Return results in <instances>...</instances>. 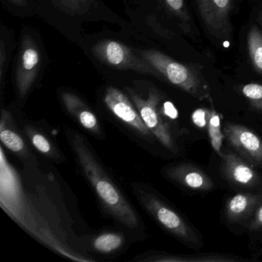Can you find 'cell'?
<instances>
[{"mask_svg":"<svg viewBox=\"0 0 262 262\" xmlns=\"http://www.w3.org/2000/svg\"><path fill=\"white\" fill-rule=\"evenodd\" d=\"M35 182L29 189L25 177L10 163L1 148L0 205L2 209L32 237L50 249L75 261L91 262L93 259L73 246L74 231L62 194L56 182L41 176L36 157L26 160Z\"/></svg>","mask_w":262,"mask_h":262,"instance_id":"6da1fadb","label":"cell"},{"mask_svg":"<svg viewBox=\"0 0 262 262\" xmlns=\"http://www.w3.org/2000/svg\"><path fill=\"white\" fill-rule=\"evenodd\" d=\"M67 134L82 172L105 211L128 229L140 228L137 212L107 174L88 141L76 130L69 129Z\"/></svg>","mask_w":262,"mask_h":262,"instance_id":"7a4b0ae2","label":"cell"},{"mask_svg":"<svg viewBox=\"0 0 262 262\" xmlns=\"http://www.w3.org/2000/svg\"><path fill=\"white\" fill-rule=\"evenodd\" d=\"M133 191L144 209L165 231L191 249L204 246L200 231L156 193L139 184L133 185Z\"/></svg>","mask_w":262,"mask_h":262,"instance_id":"3957f363","label":"cell"},{"mask_svg":"<svg viewBox=\"0 0 262 262\" xmlns=\"http://www.w3.org/2000/svg\"><path fill=\"white\" fill-rule=\"evenodd\" d=\"M136 53L157 70L159 79L167 81L199 100L210 97L209 85L195 67L177 62L159 50H139Z\"/></svg>","mask_w":262,"mask_h":262,"instance_id":"277c9868","label":"cell"},{"mask_svg":"<svg viewBox=\"0 0 262 262\" xmlns=\"http://www.w3.org/2000/svg\"><path fill=\"white\" fill-rule=\"evenodd\" d=\"M132 102L139 112L141 118L155 139L173 154H178L179 148L176 138L167 119L162 116L159 108L162 96L156 89H150L148 96L143 99L133 90L126 88Z\"/></svg>","mask_w":262,"mask_h":262,"instance_id":"5b68a950","label":"cell"},{"mask_svg":"<svg viewBox=\"0 0 262 262\" xmlns=\"http://www.w3.org/2000/svg\"><path fill=\"white\" fill-rule=\"evenodd\" d=\"M92 53L96 59L116 70L137 72L159 79L152 66L122 42L110 39L101 41L93 47Z\"/></svg>","mask_w":262,"mask_h":262,"instance_id":"8992f818","label":"cell"},{"mask_svg":"<svg viewBox=\"0 0 262 262\" xmlns=\"http://www.w3.org/2000/svg\"><path fill=\"white\" fill-rule=\"evenodd\" d=\"M103 100L107 108L116 119L146 140L155 139L152 133L142 121L134 104L122 91L113 86L108 87L105 91Z\"/></svg>","mask_w":262,"mask_h":262,"instance_id":"52a82bcc","label":"cell"},{"mask_svg":"<svg viewBox=\"0 0 262 262\" xmlns=\"http://www.w3.org/2000/svg\"><path fill=\"white\" fill-rule=\"evenodd\" d=\"M40 67V53L34 39L25 35L21 42L16 68V85L19 97L25 98L36 82Z\"/></svg>","mask_w":262,"mask_h":262,"instance_id":"ba28073f","label":"cell"},{"mask_svg":"<svg viewBox=\"0 0 262 262\" xmlns=\"http://www.w3.org/2000/svg\"><path fill=\"white\" fill-rule=\"evenodd\" d=\"M224 136L230 146L245 160L257 168H262V139L245 125L226 122Z\"/></svg>","mask_w":262,"mask_h":262,"instance_id":"9c48e42d","label":"cell"},{"mask_svg":"<svg viewBox=\"0 0 262 262\" xmlns=\"http://www.w3.org/2000/svg\"><path fill=\"white\" fill-rule=\"evenodd\" d=\"M221 159V172L230 183L251 189L261 186V176L254 169V165L240 155L226 150Z\"/></svg>","mask_w":262,"mask_h":262,"instance_id":"30bf717a","label":"cell"},{"mask_svg":"<svg viewBox=\"0 0 262 262\" xmlns=\"http://www.w3.org/2000/svg\"><path fill=\"white\" fill-rule=\"evenodd\" d=\"M196 4L208 32L217 39L229 37L232 0H196Z\"/></svg>","mask_w":262,"mask_h":262,"instance_id":"8fae6325","label":"cell"},{"mask_svg":"<svg viewBox=\"0 0 262 262\" xmlns=\"http://www.w3.org/2000/svg\"><path fill=\"white\" fill-rule=\"evenodd\" d=\"M166 177L178 185L196 191H209L214 188L213 179L202 168L191 163L174 164L165 168Z\"/></svg>","mask_w":262,"mask_h":262,"instance_id":"7c38bea8","label":"cell"},{"mask_svg":"<svg viewBox=\"0 0 262 262\" xmlns=\"http://www.w3.org/2000/svg\"><path fill=\"white\" fill-rule=\"evenodd\" d=\"M261 203L262 192L237 193L226 202L225 217L230 223L247 224Z\"/></svg>","mask_w":262,"mask_h":262,"instance_id":"4fadbf2b","label":"cell"},{"mask_svg":"<svg viewBox=\"0 0 262 262\" xmlns=\"http://www.w3.org/2000/svg\"><path fill=\"white\" fill-rule=\"evenodd\" d=\"M151 262H242L254 259L244 258L240 256L221 253H196L192 254H173L166 252H150L138 259Z\"/></svg>","mask_w":262,"mask_h":262,"instance_id":"5bb4252c","label":"cell"},{"mask_svg":"<svg viewBox=\"0 0 262 262\" xmlns=\"http://www.w3.org/2000/svg\"><path fill=\"white\" fill-rule=\"evenodd\" d=\"M66 110L77 121L78 123L92 134L100 135L101 126L99 119L91 108L79 96L69 92L61 94Z\"/></svg>","mask_w":262,"mask_h":262,"instance_id":"9a60e30c","label":"cell"},{"mask_svg":"<svg viewBox=\"0 0 262 262\" xmlns=\"http://www.w3.org/2000/svg\"><path fill=\"white\" fill-rule=\"evenodd\" d=\"M0 140L3 145L21 159H29L33 156L22 136L13 127L11 114L5 110H3L1 113Z\"/></svg>","mask_w":262,"mask_h":262,"instance_id":"2e32d148","label":"cell"},{"mask_svg":"<svg viewBox=\"0 0 262 262\" xmlns=\"http://www.w3.org/2000/svg\"><path fill=\"white\" fill-rule=\"evenodd\" d=\"M125 244V237L122 233L116 231H104L93 237L92 248L96 252L110 254L116 252Z\"/></svg>","mask_w":262,"mask_h":262,"instance_id":"e0dca14e","label":"cell"},{"mask_svg":"<svg viewBox=\"0 0 262 262\" xmlns=\"http://www.w3.org/2000/svg\"><path fill=\"white\" fill-rule=\"evenodd\" d=\"M24 131L33 146L41 154L54 160L61 159V154L53 142L37 128L31 125H26Z\"/></svg>","mask_w":262,"mask_h":262,"instance_id":"ac0fdd59","label":"cell"},{"mask_svg":"<svg viewBox=\"0 0 262 262\" xmlns=\"http://www.w3.org/2000/svg\"><path fill=\"white\" fill-rule=\"evenodd\" d=\"M248 50L253 67L262 75V34L255 26L248 32Z\"/></svg>","mask_w":262,"mask_h":262,"instance_id":"d6986e66","label":"cell"},{"mask_svg":"<svg viewBox=\"0 0 262 262\" xmlns=\"http://www.w3.org/2000/svg\"><path fill=\"white\" fill-rule=\"evenodd\" d=\"M207 129H208L211 146L221 157L223 154L222 151V146L223 139H225V136L221 128L220 116L216 113L214 108L210 110Z\"/></svg>","mask_w":262,"mask_h":262,"instance_id":"ffe728a7","label":"cell"},{"mask_svg":"<svg viewBox=\"0 0 262 262\" xmlns=\"http://www.w3.org/2000/svg\"><path fill=\"white\" fill-rule=\"evenodd\" d=\"M95 0H51L56 8L71 16H80L88 13Z\"/></svg>","mask_w":262,"mask_h":262,"instance_id":"44dd1931","label":"cell"},{"mask_svg":"<svg viewBox=\"0 0 262 262\" xmlns=\"http://www.w3.org/2000/svg\"><path fill=\"white\" fill-rule=\"evenodd\" d=\"M159 1L168 10V13H171L176 19L181 21L182 24L188 27L191 18L188 14L184 0H159Z\"/></svg>","mask_w":262,"mask_h":262,"instance_id":"7402d4cb","label":"cell"},{"mask_svg":"<svg viewBox=\"0 0 262 262\" xmlns=\"http://www.w3.org/2000/svg\"><path fill=\"white\" fill-rule=\"evenodd\" d=\"M241 92L251 106L262 113V84H246L241 87Z\"/></svg>","mask_w":262,"mask_h":262,"instance_id":"603a6c76","label":"cell"},{"mask_svg":"<svg viewBox=\"0 0 262 262\" xmlns=\"http://www.w3.org/2000/svg\"><path fill=\"white\" fill-rule=\"evenodd\" d=\"M247 229L252 233L262 231V203L247 223Z\"/></svg>","mask_w":262,"mask_h":262,"instance_id":"cb8c5ba5","label":"cell"},{"mask_svg":"<svg viewBox=\"0 0 262 262\" xmlns=\"http://www.w3.org/2000/svg\"><path fill=\"white\" fill-rule=\"evenodd\" d=\"M210 110L205 108H199L195 110L192 114V120L194 125L199 128H205L208 125V117H209Z\"/></svg>","mask_w":262,"mask_h":262,"instance_id":"d4e9b609","label":"cell"},{"mask_svg":"<svg viewBox=\"0 0 262 262\" xmlns=\"http://www.w3.org/2000/svg\"><path fill=\"white\" fill-rule=\"evenodd\" d=\"M161 113L165 118H169L171 119H176L178 117V112L176 107L171 102H164L162 106L159 107Z\"/></svg>","mask_w":262,"mask_h":262,"instance_id":"484cf974","label":"cell"},{"mask_svg":"<svg viewBox=\"0 0 262 262\" xmlns=\"http://www.w3.org/2000/svg\"><path fill=\"white\" fill-rule=\"evenodd\" d=\"M7 61V52H6L5 44L4 40L1 39V43H0V81L1 83L4 80V64Z\"/></svg>","mask_w":262,"mask_h":262,"instance_id":"4316f807","label":"cell"},{"mask_svg":"<svg viewBox=\"0 0 262 262\" xmlns=\"http://www.w3.org/2000/svg\"><path fill=\"white\" fill-rule=\"evenodd\" d=\"M9 1L19 7H26L27 5V0H9Z\"/></svg>","mask_w":262,"mask_h":262,"instance_id":"83f0119b","label":"cell"},{"mask_svg":"<svg viewBox=\"0 0 262 262\" xmlns=\"http://www.w3.org/2000/svg\"><path fill=\"white\" fill-rule=\"evenodd\" d=\"M257 20H258L260 25L261 26L262 29V10L259 13L258 16H257Z\"/></svg>","mask_w":262,"mask_h":262,"instance_id":"f1b7e54d","label":"cell"}]
</instances>
